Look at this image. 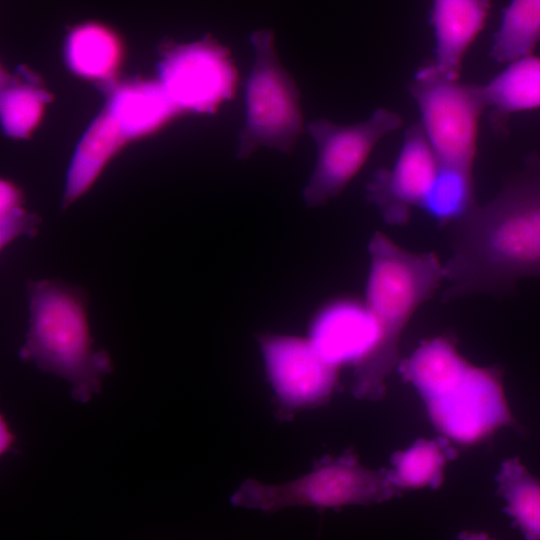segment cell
Listing matches in <instances>:
<instances>
[{
  "mask_svg": "<svg viewBox=\"0 0 540 540\" xmlns=\"http://www.w3.org/2000/svg\"><path fill=\"white\" fill-rule=\"evenodd\" d=\"M379 330L365 302L345 298L327 305L315 318L310 340L330 363H359L375 347Z\"/></svg>",
  "mask_w": 540,
  "mask_h": 540,
  "instance_id": "7c38bea8",
  "label": "cell"
},
{
  "mask_svg": "<svg viewBox=\"0 0 540 540\" xmlns=\"http://www.w3.org/2000/svg\"><path fill=\"white\" fill-rule=\"evenodd\" d=\"M26 288L29 328L20 357L68 381L72 398L87 402L112 364L92 347L85 291L58 280L28 281Z\"/></svg>",
  "mask_w": 540,
  "mask_h": 540,
  "instance_id": "277c9868",
  "label": "cell"
},
{
  "mask_svg": "<svg viewBox=\"0 0 540 540\" xmlns=\"http://www.w3.org/2000/svg\"><path fill=\"white\" fill-rule=\"evenodd\" d=\"M480 89L500 128L511 113L540 108V57L529 54L509 62Z\"/></svg>",
  "mask_w": 540,
  "mask_h": 540,
  "instance_id": "9a60e30c",
  "label": "cell"
},
{
  "mask_svg": "<svg viewBox=\"0 0 540 540\" xmlns=\"http://www.w3.org/2000/svg\"><path fill=\"white\" fill-rule=\"evenodd\" d=\"M36 78L25 71V82L11 80L1 92L3 128L11 137L26 138L35 128L51 96L37 86Z\"/></svg>",
  "mask_w": 540,
  "mask_h": 540,
  "instance_id": "44dd1931",
  "label": "cell"
},
{
  "mask_svg": "<svg viewBox=\"0 0 540 540\" xmlns=\"http://www.w3.org/2000/svg\"><path fill=\"white\" fill-rule=\"evenodd\" d=\"M472 171L441 164L420 208L438 224L455 223L474 207Z\"/></svg>",
  "mask_w": 540,
  "mask_h": 540,
  "instance_id": "ac0fdd59",
  "label": "cell"
},
{
  "mask_svg": "<svg viewBox=\"0 0 540 540\" xmlns=\"http://www.w3.org/2000/svg\"><path fill=\"white\" fill-rule=\"evenodd\" d=\"M368 252L365 304L376 320L379 335L369 355L355 364L352 391L357 398L377 400L383 396L385 379L398 360L405 326L445 280V271L434 253L405 250L381 232L370 239Z\"/></svg>",
  "mask_w": 540,
  "mask_h": 540,
  "instance_id": "7a4b0ae2",
  "label": "cell"
},
{
  "mask_svg": "<svg viewBox=\"0 0 540 540\" xmlns=\"http://www.w3.org/2000/svg\"><path fill=\"white\" fill-rule=\"evenodd\" d=\"M540 43V0H511L493 36L490 56L509 63L533 53Z\"/></svg>",
  "mask_w": 540,
  "mask_h": 540,
  "instance_id": "e0dca14e",
  "label": "cell"
},
{
  "mask_svg": "<svg viewBox=\"0 0 540 540\" xmlns=\"http://www.w3.org/2000/svg\"><path fill=\"white\" fill-rule=\"evenodd\" d=\"M490 7V0H432L434 64L448 78L459 79L464 56L484 28Z\"/></svg>",
  "mask_w": 540,
  "mask_h": 540,
  "instance_id": "4fadbf2b",
  "label": "cell"
},
{
  "mask_svg": "<svg viewBox=\"0 0 540 540\" xmlns=\"http://www.w3.org/2000/svg\"><path fill=\"white\" fill-rule=\"evenodd\" d=\"M12 437L5 425V423H1V451H6L9 448V445L11 444Z\"/></svg>",
  "mask_w": 540,
  "mask_h": 540,
  "instance_id": "603a6c76",
  "label": "cell"
},
{
  "mask_svg": "<svg viewBox=\"0 0 540 540\" xmlns=\"http://www.w3.org/2000/svg\"><path fill=\"white\" fill-rule=\"evenodd\" d=\"M115 33L97 22L74 27L68 35L66 59L70 68L86 78H107L120 59V44Z\"/></svg>",
  "mask_w": 540,
  "mask_h": 540,
  "instance_id": "2e32d148",
  "label": "cell"
},
{
  "mask_svg": "<svg viewBox=\"0 0 540 540\" xmlns=\"http://www.w3.org/2000/svg\"><path fill=\"white\" fill-rule=\"evenodd\" d=\"M454 456L455 451L444 439H420L407 451L393 456L395 469L387 475L397 488H437L445 462Z\"/></svg>",
  "mask_w": 540,
  "mask_h": 540,
  "instance_id": "d6986e66",
  "label": "cell"
},
{
  "mask_svg": "<svg viewBox=\"0 0 540 540\" xmlns=\"http://www.w3.org/2000/svg\"><path fill=\"white\" fill-rule=\"evenodd\" d=\"M440 162L419 123L404 134L394 166L376 171L367 185V198L389 225L408 222L411 209L419 207Z\"/></svg>",
  "mask_w": 540,
  "mask_h": 540,
  "instance_id": "30bf717a",
  "label": "cell"
},
{
  "mask_svg": "<svg viewBox=\"0 0 540 540\" xmlns=\"http://www.w3.org/2000/svg\"><path fill=\"white\" fill-rule=\"evenodd\" d=\"M40 219L23 208L21 191L8 181L0 184V246L5 248L20 235L34 236Z\"/></svg>",
  "mask_w": 540,
  "mask_h": 540,
  "instance_id": "7402d4cb",
  "label": "cell"
},
{
  "mask_svg": "<svg viewBox=\"0 0 540 540\" xmlns=\"http://www.w3.org/2000/svg\"><path fill=\"white\" fill-rule=\"evenodd\" d=\"M396 488L387 473L367 470L352 456H344L283 485L266 486L247 480L233 495L232 503L265 511L289 505L364 504L386 500L396 493Z\"/></svg>",
  "mask_w": 540,
  "mask_h": 540,
  "instance_id": "52a82bcc",
  "label": "cell"
},
{
  "mask_svg": "<svg viewBox=\"0 0 540 540\" xmlns=\"http://www.w3.org/2000/svg\"><path fill=\"white\" fill-rule=\"evenodd\" d=\"M126 141L147 135L181 111L160 82H133L115 89L105 107Z\"/></svg>",
  "mask_w": 540,
  "mask_h": 540,
  "instance_id": "5bb4252c",
  "label": "cell"
},
{
  "mask_svg": "<svg viewBox=\"0 0 540 540\" xmlns=\"http://www.w3.org/2000/svg\"><path fill=\"white\" fill-rule=\"evenodd\" d=\"M506 510L527 539H540V482L518 458L505 461L497 476Z\"/></svg>",
  "mask_w": 540,
  "mask_h": 540,
  "instance_id": "ffe728a7",
  "label": "cell"
},
{
  "mask_svg": "<svg viewBox=\"0 0 540 540\" xmlns=\"http://www.w3.org/2000/svg\"><path fill=\"white\" fill-rule=\"evenodd\" d=\"M399 368L436 428L456 442L471 444L513 423L497 371L469 364L448 337L423 341Z\"/></svg>",
  "mask_w": 540,
  "mask_h": 540,
  "instance_id": "3957f363",
  "label": "cell"
},
{
  "mask_svg": "<svg viewBox=\"0 0 540 540\" xmlns=\"http://www.w3.org/2000/svg\"><path fill=\"white\" fill-rule=\"evenodd\" d=\"M258 340L269 379L284 406H311L328 397L338 366L327 361L310 339L269 334Z\"/></svg>",
  "mask_w": 540,
  "mask_h": 540,
  "instance_id": "8fae6325",
  "label": "cell"
},
{
  "mask_svg": "<svg viewBox=\"0 0 540 540\" xmlns=\"http://www.w3.org/2000/svg\"><path fill=\"white\" fill-rule=\"evenodd\" d=\"M401 125V117L384 108L353 125H337L325 119L310 122L307 128L316 144L317 157L302 191L305 205L319 207L338 196L378 141Z\"/></svg>",
  "mask_w": 540,
  "mask_h": 540,
  "instance_id": "ba28073f",
  "label": "cell"
},
{
  "mask_svg": "<svg viewBox=\"0 0 540 540\" xmlns=\"http://www.w3.org/2000/svg\"><path fill=\"white\" fill-rule=\"evenodd\" d=\"M409 92L439 162L472 171L479 120L486 109L480 85L448 78L431 63L417 70Z\"/></svg>",
  "mask_w": 540,
  "mask_h": 540,
  "instance_id": "8992f818",
  "label": "cell"
},
{
  "mask_svg": "<svg viewBox=\"0 0 540 540\" xmlns=\"http://www.w3.org/2000/svg\"><path fill=\"white\" fill-rule=\"evenodd\" d=\"M159 74L160 83L181 111L200 113H212L230 99L237 82L228 50L209 36L168 50Z\"/></svg>",
  "mask_w": 540,
  "mask_h": 540,
  "instance_id": "9c48e42d",
  "label": "cell"
},
{
  "mask_svg": "<svg viewBox=\"0 0 540 540\" xmlns=\"http://www.w3.org/2000/svg\"><path fill=\"white\" fill-rule=\"evenodd\" d=\"M250 42L254 61L246 84V120L236 155L246 159L259 147L291 153L302 132L297 87L278 60L270 30L253 32Z\"/></svg>",
  "mask_w": 540,
  "mask_h": 540,
  "instance_id": "5b68a950",
  "label": "cell"
},
{
  "mask_svg": "<svg viewBox=\"0 0 540 540\" xmlns=\"http://www.w3.org/2000/svg\"><path fill=\"white\" fill-rule=\"evenodd\" d=\"M444 300L501 295L540 278V156L531 155L499 193L452 224Z\"/></svg>",
  "mask_w": 540,
  "mask_h": 540,
  "instance_id": "6da1fadb",
  "label": "cell"
}]
</instances>
